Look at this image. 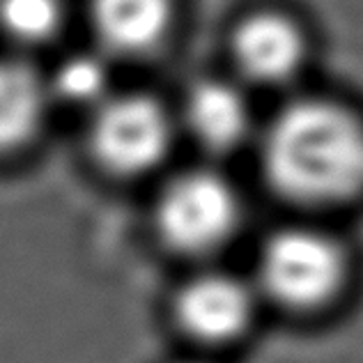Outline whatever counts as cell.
<instances>
[{"instance_id":"1","label":"cell","mask_w":363,"mask_h":363,"mask_svg":"<svg viewBox=\"0 0 363 363\" xmlns=\"http://www.w3.org/2000/svg\"><path fill=\"white\" fill-rule=\"evenodd\" d=\"M260 164L294 203H350L363 196V118L329 99L292 101L264 129Z\"/></svg>"},{"instance_id":"2","label":"cell","mask_w":363,"mask_h":363,"mask_svg":"<svg viewBox=\"0 0 363 363\" xmlns=\"http://www.w3.org/2000/svg\"><path fill=\"white\" fill-rule=\"evenodd\" d=\"M345 276V251L313 228H281L257 255V285L285 308L303 311L331 301Z\"/></svg>"},{"instance_id":"3","label":"cell","mask_w":363,"mask_h":363,"mask_svg":"<svg viewBox=\"0 0 363 363\" xmlns=\"http://www.w3.org/2000/svg\"><path fill=\"white\" fill-rule=\"evenodd\" d=\"M155 218L170 248L189 255L212 253L233 237L240 198L230 182L214 170H186L159 194Z\"/></svg>"},{"instance_id":"4","label":"cell","mask_w":363,"mask_h":363,"mask_svg":"<svg viewBox=\"0 0 363 363\" xmlns=\"http://www.w3.org/2000/svg\"><path fill=\"white\" fill-rule=\"evenodd\" d=\"M173 140L164 106L145 94H118L97 104L90 147L99 164L116 175H143L164 161Z\"/></svg>"},{"instance_id":"5","label":"cell","mask_w":363,"mask_h":363,"mask_svg":"<svg viewBox=\"0 0 363 363\" xmlns=\"http://www.w3.org/2000/svg\"><path fill=\"white\" fill-rule=\"evenodd\" d=\"M253 292L230 274L209 272L182 285L175 301L179 324L203 340H233L253 318Z\"/></svg>"},{"instance_id":"6","label":"cell","mask_w":363,"mask_h":363,"mask_svg":"<svg viewBox=\"0 0 363 363\" xmlns=\"http://www.w3.org/2000/svg\"><path fill=\"white\" fill-rule=\"evenodd\" d=\"M303 35L288 16L262 12L244 18L233 35V58L248 81L283 85L301 69Z\"/></svg>"},{"instance_id":"7","label":"cell","mask_w":363,"mask_h":363,"mask_svg":"<svg viewBox=\"0 0 363 363\" xmlns=\"http://www.w3.org/2000/svg\"><path fill=\"white\" fill-rule=\"evenodd\" d=\"M173 18L170 0H90L97 40L118 55H143L164 42Z\"/></svg>"},{"instance_id":"8","label":"cell","mask_w":363,"mask_h":363,"mask_svg":"<svg viewBox=\"0 0 363 363\" xmlns=\"http://www.w3.org/2000/svg\"><path fill=\"white\" fill-rule=\"evenodd\" d=\"M184 120L200 145L209 152H233L251 133V108L240 88L223 81H203L189 92Z\"/></svg>"},{"instance_id":"9","label":"cell","mask_w":363,"mask_h":363,"mask_svg":"<svg viewBox=\"0 0 363 363\" xmlns=\"http://www.w3.org/2000/svg\"><path fill=\"white\" fill-rule=\"evenodd\" d=\"M51 92L33 67L0 60V152L30 143L40 131Z\"/></svg>"},{"instance_id":"10","label":"cell","mask_w":363,"mask_h":363,"mask_svg":"<svg viewBox=\"0 0 363 363\" xmlns=\"http://www.w3.org/2000/svg\"><path fill=\"white\" fill-rule=\"evenodd\" d=\"M60 26V0H0V33L14 44H46L53 40Z\"/></svg>"},{"instance_id":"11","label":"cell","mask_w":363,"mask_h":363,"mask_svg":"<svg viewBox=\"0 0 363 363\" xmlns=\"http://www.w3.org/2000/svg\"><path fill=\"white\" fill-rule=\"evenodd\" d=\"M49 92L69 104L97 106L108 97V67L97 55H72L58 65L49 83Z\"/></svg>"},{"instance_id":"12","label":"cell","mask_w":363,"mask_h":363,"mask_svg":"<svg viewBox=\"0 0 363 363\" xmlns=\"http://www.w3.org/2000/svg\"><path fill=\"white\" fill-rule=\"evenodd\" d=\"M184 363H205V361H184Z\"/></svg>"}]
</instances>
